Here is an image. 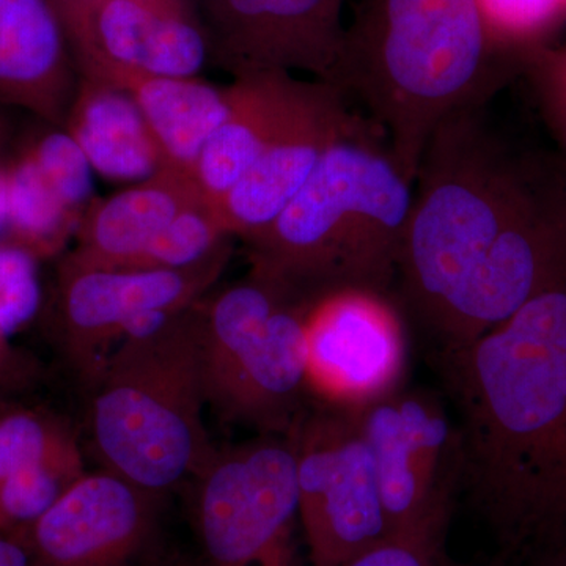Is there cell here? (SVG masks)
<instances>
[{
  "label": "cell",
  "mask_w": 566,
  "mask_h": 566,
  "mask_svg": "<svg viewBox=\"0 0 566 566\" xmlns=\"http://www.w3.org/2000/svg\"><path fill=\"white\" fill-rule=\"evenodd\" d=\"M415 182L397 277L441 352L471 344L566 277L556 159L512 155L479 109L436 132Z\"/></svg>",
  "instance_id": "1"
},
{
  "label": "cell",
  "mask_w": 566,
  "mask_h": 566,
  "mask_svg": "<svg viewBox=\"0 0 566 566\" xmlns=\"http://www.w3.org/2000/svg\"><path fill=\"white\" fill-rule=\"evenodd\" d=\"M460 412L461 486L504 553L566 551V277L441 352Z\"/></svg>",
  "instance_id": "2"
},
{
  "label": "cell",
  "mask_w": 566,
  "mask_h": 566,
  "mask_svg": "<svg viewBox=\"0 0 566 566\" xmlns=\"http://www.w3.org/2000/svg\"><path fill=\"white\" fill-rule=\"evenodd\" d=\"M495 50L476 0H363L323 82L364 107L415 182L436 132L490 95Z\"/></svg>",
  "instance_id": "3"
},
{
  "label": "cell",
  "mask_w": 566,
  "mask_h": 566,
  "mask_svg": "<svg viewBox=\"0 0 566 566\" xmlns=\"http://www.w3.org/2000/svg\"><path fill=\"white\" fill-rule=\"evenodd\" d=\"M415 182L365 126L337 142L277 218L244 240L251 271L314 307L329 294H386Z\"/></svg>",
  "instance_id": "4"
},
{
  "label": "cell",
  "mask_w": 566,
  "mask_h": 566,
  "mask_svg": "<svg viewBox=\"0 0 566 566\" xmlns=\"http://www.w3.org/2000/svg\"><path fill=\"white\" fill-rule=\"evenodd\" d=\"M192 305L126 335L91 387L93 455L104 471L161 499L188 485L216 450L203 420Z\"/></svg>",
  "instance_id": "5"
},
{
  "label": "cell",
  "mask_w": 566,
  "mask_h": 566,
  "mask_svg": "<svg viewBox=\"0 0 566 566\" xmlns=\"http://www.w3.org/2000/svg\"><path fill=\"white\" fill-rule=\"evenodd\" d=\"M311 308L252 271L193 303L205 400L222 423L289 434L307 411Z\"/></svg>",
  "instance_id": "6"
},
{
  "label": "cell",
  "mask_w": 566,
  "mask_h": 566,
  "mask_svg": "<svg viewBox=\"0 0 566 566\" xmlns=\"http://www.w3.org/2000/svg\"><path fill=\"white\" fill-rule=\"evenodd\" d=\"M189 485L203 566H297L300 488L292 436L259 434L216 447Z\"/></svg>",
  "instance_id": "7"
},
{
  "label": "cell",
  "mask_w": 566,
  "mask_h": 566,
  "mask_svg": "<svg viewBox=\"0 0 566 566\" xmlns=\"http://www.w3.org/2000/svg\"><path fill=\"white\" fill-rule=\"evenodd\" d=\"M311 566H342L389 535L374 453L352 408H308L290 430Z\"/></svg>",
  "instance_id": "8"
},
{
  "label": "cell",
  "mask_w": 566,
  "mask_h": 566,
  "mask_svg": "<svg viewBox=\"0 0 566 566\" xmlns=\"http://www.w3.org/2000/svg\"><path fill=\"white\" fill-rule=\"evenodd\" d=\"M232 255V241L185 270L125 271L81 266L63 256L55 319L63 356L82 386L95 385L126 335L163 322L214 289Z\"/></svg>",
  "instance_id": "9"
},
{
  "label": "cell",
  "mask_w": 566,
  "mask_h": 566,
  "mask_svg": "<svg viewBox=\"0 0 566 566\" xmlns=\"http://www.w3.org/2000/svg\"><path fill=\"white\" fill-rule=\"evenodd\" d=\"M352 409L374 453L389 535L449 524L461 442L444 406L400 386Z\"/></svg>",
  "instance_id": "10"
},
{
  "label": "cell",
  "mask_w": 566,
  "mask_h": 566,
  "mask_svg": "<svg viewBox=\"0 0 566 566\" xmlns=\"http://www.w3.org/2000/svg\"><path fill=\"white\" fill-rule=\"evenodd\" d=\"M80 74L192 77L211 62L196 0H54Z\"/></svg>",
  "instance_id": "11"
},
{
  "label": "cell",
  "mask_w": 566,
  "mask_h": 566,
  "mask_svg": "<svg viewBox=\"0 0 566 566\" xmlns=\"http://www.w3.org/2000/svg\"><path fill=\"white\" fill-rule=\"evenodd\" d=\"M308 385L323 403L359 408L401 386L406 337L389 296L346 290L307 316Z\"/></svg>",
  "instance_id": "12"
},
{
  "label": "cell",
  "mask_w": 566,
  "mask_h": 566,
  "mask_svg": "<svg viewBox=\"0 0 566 566\" xmlns=\"http://www.w3.org/2000/svg\"><path fill=\"white\" fill-rule=\"evenodd\" d=\"M211 62L233 77L283 71L326 81L340 52L345 0H196Z\"/></svg>",
  "instance_id": "13"
},
{
  "label": "cell",
  "mask_w": 566,
  "mask_h": 566,
  "mask_svg": "<svg viewBox=\"0 0 566 566\" xmlns=\"http://www.w3.org/2000/svg\"><path fill=\"white\" fill-rule=\"evenodd\" d=\"M163 499L99 469L77 480L21 543L32 566H140Z\"/></svg>",
  "instance_id": "14"
},
{
  "label": "cell",
  "mask_w": 566,
  "mask_h": 566,
  "mask_svg": "<svg viewBox=\"0 0 566 566\" xmlns=\"http://www.w3.org/2000/svg\"><path fill=\"white\" fill-rule=\"evenodd\" d=\"M364 125L337 88L312 82L292 120L214 205L226 232L244 241L264 229L301 191L327 150Z\"/></svg>",
  "instance_id": "15"
},
{
  "label": "cell",
  "mask_w": 566,
  "mask_h": 566,
  "mask_svg": "<svg viewBox=\"0 0 566 566\" xmlns=\"http://www.w3.org/2000/svg\"><path fill=\"white\" fill-rule=\"evenodd\" d=\"M80 82L54 0H0V106L63 128Z\"/></svg>",
  "instance_id": "16"
},
{
  "label": "cell",
  "mask_w": 566,
  "mask_h": 566,
  "mask_svg": "<svg viewBox=\"0 0 566 566\" xmlns=\"http://www.w3.org/2000/svg\"><path fill=\"white\" fill-rule=\"evenodd\" d=\"M312 82L283 71L244 74L229 84V114L205 145L193 180L216 205L248 174L304 103Z\"/></svg>",
  "instance_id": "17"
},
{
  "label": "cell",
  "mask_w": 566,
  "mask_h": 566,
  "mask_svg": "<svg viewBox=\"0 0 566 566\" xmlns=\"http://www.w3.org/2000/svg\"><path fill=\"white\" fill-rule=\"evenodd\" d=\"M200 199L192 177L164 167L132 188L93 200L65 256L81 266L132 271L175 216Z\"/></svg>",
  "instance_id": "18"
},
{
  "label": "cell",
  "mask_w": 566,
  "mask_h": 566,
  "mask_svg": "<svg viewBox=\"0 0 566 566\" xmlns=\"http://www.w3.org/2000/svg\"><path fill=\"white\" fill-rule=\"evenodd\" d=\"M63 129L107 180L139 182L166 167L139 106L109 82L80 74Z\"/></svg>",
  "instance_id": "19"
},
{
  "label": "cell",
  "mask_w": 566,
  "mask_h": 566,
  "mask_svg": "<svg viewBox=\"0 0 566 566\" xmlns=\"http://www.w3.org/2000/svg\"><path fill=\"white\" fill-rule=\"evenodd\" d=\"M92 77L129 93L161 148L166 167L193 178L205 145L229 114V85L219 87L200 76H148L128 71Z\"/></svg>",
  "instance_id": "20"
},
{
  "label": "cell",
  "mask_w": 566,
  "mask_h": 566,
  "mask_svg": "<svg viewBox=\"0 0 566 566\" xmlns=\"http://www.w3.org/2000/svg\"><path fill=\"white\" fill-rule=\"evenodd\" d=\"M6 226L11 243L39 259L57 252L76 234L85 211L71 202L24 151L6 167Z\"/></svg>",
  "instance_id": "21"
},
{
  "label": "cell",
  "mask_w": 566,
  "mask_h": 566,
  "mask_svg": "<svg viewBox=\"0 0 566 566\" xmlns=\"http://www.w3.org/2000/svg\"><path fill=\"white\" fill-rule=\"evenodd\" d=\"M39 468L87 471L76 431L48 409L7 405L0 412V482Z\"/></svg>",
  "instance_id": "22"
},
{
  "label": "cell",
  "mask_w": 566,
  "mask_h": 566,
  "mask_svg": "<svg viewBox=\"0 0 566 566\" xmlns=\"http://www.w3.org/2000/svg\"><path fill=\"white\" fill-rule=\"evenodd\" d=\"M232 240L214 205L200 199L175 216L132 271L185 270L202 263Z\"/></svg>",
  "instance_id": "23"
},
{
  "label": "cell",
  "mask_w": 566,
  "mask_h": 566,
  "mask_svg": "<svg viewBox=\"0 0 566 566\" xmlns=\"http://www.w3.org/2000/svg\"><path fill=\"white\" fill-rule=\"evenodd\" d=\"M476 6L499 50L534 46L566 17L562 0H476Z\"/></svg>",
  "instance_id": "24"
},
{
  "label": "cell",
  "mask_w": 566,
  "mask_h": 566,
  "mask_svg": "<svg viewBox=\"0 0 566 566\" xmlns=\"http://www.w3.org/2000/svg\"><path fill=\"white\" fill-rule=\"evenodd\" d=\"M41 289L36 256L0 241V329L7 337L21 331L39 312Z\"/></svg>",
  "instance_id": "25"
},
{
  "label": "cell",
  "mask_w": 566,
  "mask_h": 566,
  "mask_svg": "<svg viewBox=\"0 0 566 566\" xmlns=\"http://www.w3.org/2000/svg\"><path fill=\"white\" fill-rule=\"evenodd\" d=\"M447 524L387 535L342 566H442Z\"/></svg>",
  "instance_id": "26"
},
{
  "label": "cell",
  "mask_w": 566,
  "mask_h": 566,
  "mask_svg": "<svg viewBox=\"0 0 566 566\" xmlns=\"http://www.w3.org/2000/svg\"><path fill=\"white\" fill-rule=\"evenodd\" d=\"M527 62L547 122L566 145V48L528 52Z\"/></svg>",
  "instance_id": "27"
},
{
  "label": "cell",
  "mask_w": 566,
  "mask_h": 566,
  "mask_svg": "<svg viewBox=\"0 0 566 566\" xmlns=\"http://www.w3.org/2000/svg\"><path fill=\"white\" fill-rule=\"evenodd\" d=\"M35 378V367L14 349L0 329V390L21 389Z\"/></svg>",
  "instance_id": "28"
},
{
  "label": "cell",
  "mask_w": 566,
  "mask_h": 566,
  "mask_svg": "<svg viewBox=\"0 0 566 566\" xmlns=\"http://www.w3.org/2000/svg\"><path fill=\"white\" fill-rule=\"evenodd\" d=\"M0 566H32L31 554L24 543L0 534Z\"/></svg>",
  "instance_id": "29"
},
{
  "label": "cell",
  "mask_w": 566,
  "mask_h": 566,
  "mask_svg": "<svg viewBox=\"0 0 566 566\" xmlns=\"http://www.w3.org/2000/svg\"><path fill=\"white\" fill-rule=\"evenodd\" d=\"M140 566H203L202 564H192V562L182 560V558H147Z\"/></svg>",
  "instance_id": "30"
},
{
  "label": "cell",
  "mask_w": 566,
  "mask_h": 566,
  "mask_svg": "<svg viewBox=\"0 0 566 566\" xmlns=\"http://www.w3.org/2000/svg\"><path fill=\"white\" fill-rule=\"evenodd\" d=\"M534 566H566V551L535 558Z\"/></svg>",
  "instance_id": "31"
},
{
  "label": "cell",
  "mask_w": 566,
  "mask_h": 566,
  "mask_svg": "<svg viewBox=\"0 0 566 566\" xmlns=\"http://www.w3.org/2000/svg\"><path fill=\"white\" fill-rule=\"evenodd\" d=\"M558 180H560L562 191H564L565 202H566V161H560V159H556Z\"/></svg>",
  "instance_id": "32"
},
{
  "label": "cell",
  "mask_w": 566,
  "mask_h": 566,
  "mask_svg": "<svg viewBox=\"0 0 566 566\" xmlns=\"http://www.w3.org/2000/svg\"><path fill=\"white\" fill-rule=\"evenodd\" d=\"M6 406L7 401L6 398H3V390H0V412H2L3 409H6Z\"/></svg>",
  "instance_id": "33"
},
{
  "label": "cell",
  "mask_w": 566,
  "mask_h": 566,
  "mask_svg": "<svg viewBox=\"0 0 566 566\" xmlns=\"http://www.w3.org/2000/svg\"><path fill=\"white\" fill-rule=\"evenodd\" d=\"M562 2H564V6H565V10H566V0H562Z\"/></svg>",
  "instance_id": "34"
}]
</instances>
